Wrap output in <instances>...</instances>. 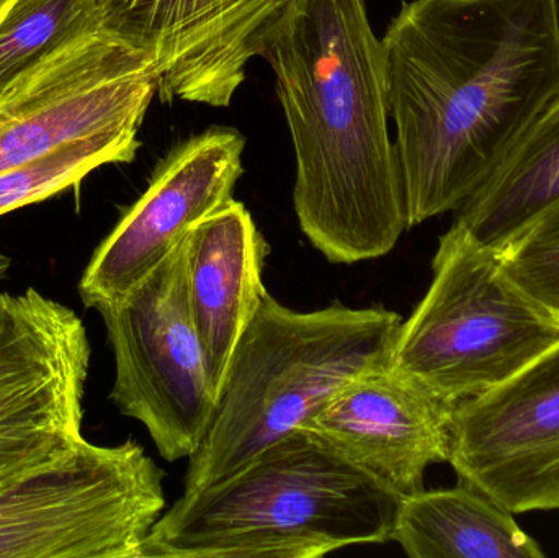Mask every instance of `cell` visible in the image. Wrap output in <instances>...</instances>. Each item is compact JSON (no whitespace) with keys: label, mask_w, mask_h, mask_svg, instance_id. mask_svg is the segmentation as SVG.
<instances>
[{"label":"cell","mask_w":559,"mask_h":558,"mask_svg":"<svg viewBox=\"0 0 559 558\" xmlns=\"http://www.w3.org/2000/svg\"><path fill=\"white\" fill-rule=\"evenodd\" d=\"M496 252L519 287L559 314V205Z\"/></svg>","instance_id":"cell-19"},{"label":"cell","mask_w":559,"mask_h":558,"mask_svg":"<svg viewBox=\"0 0 559 558\" xmlns=\"http://www.w3.org/2000/svg\"><path fill=\"white\" fill-rule=\"evenodd\" d=\"M558 343L559 314L506 274L495 249L452 223L390 363L460 403L498 389Z\"/></svg>","instance_id":"cell-5"},{"label":"cell","mask_w":559,"mask_h":558,"mask_svg":"<svg viewBox=\"0 0 559 558\" xmlns=\"http://www.w3.org/2000/svg\"><path fill=\"white\" fill-rule=\"evenodd\" d=\"M400 498L316 432L280 439L160 514L140 558H318L390 543Z\"/></svg>","instance_id":"cell-3"},{"label":"cell","mask_w":559,"mask_h":558,"mask_svg":"<svg viewBox=\"0 0 559 558\" xmlns=\"http://www.w3.org/2000/svg\"><path fill=\"white\" fill-rule=\"evenodd\" d=\"M262 58L295 150L302 235L332 264L383 258L409 226L386 51L365 0H295Z\"/></svg>","instance_id":"cell-2"},{"label":"cell","mask_w":559,"mask_h":558,"mask_svg":"<svg viewBox=\"0 0 559 558\" xmlns=\"http://www.w3.org/2000/svg\"><path fill=\"white\" fill-rule=\"evenodd\" d=\"M295 0H98L102 28L143 52L164 104L229 107Z\"/></svg>","instance_id":"cell-10"},{"label":"cell","mask_w":559,"mask_h":558,"mask_svg":"<svg viewBox=\"0 0 559 558\" xmlns=\"http://www.w3.org/2000/svg\"><path fill=\"white\" fill-rule=\"evenodd\" d=\"M559 205V95L492 176L456 210L455 225L501 251Z\"/></svg>","instance_id":"cell-16"},{"label":"cell","mask_w":559,"mask_h":558,"mask_svg":"<svg viewBox=\"0 0 559 558\" xmlns=\"http://www.w3.org/2000/svg\"><path fill=\"white\" fill-rule=\"evenodd\" d=\"M92 347L81 318L29 287L0 294V485L78 451Z\"/></svg>","instance_id":"cell-8"},{"label":"cell","mask_w":559,"mask_h":558,"mask_svg":"<svg viewBox=\"0 0 559 558\" xmlns=\"http://www.w3.org/2000/svg\"><path fill=\"white\" fill-rule=\"evenodd\" d=\"M163 480L138 442L85 441L0 485V558H140L166 510Z\"/></svg>","instance_id":"cell-6"},{"label":"cell","mask_w":559,"mask_h":558,"mask_svg":"<svg viewBox=\"0 0 559 558\" xmlns=\"http://www.w3.org/2000/svg\"><path fill=\"white\" fill-rule=\"evenodd\" d=\"M98 29V0H15L0 22V88L59 46Z\"/></svg>","instance_id":"cell-18"},{"label":"cell","mask_w":559,"mask_h":558,"mask_svg":"<svg viewBox=\"0 0 559 558\" xmlns=\"http://www.w3.org/2000/svg\"><path fill=\"white\" fill-rule=\"evenodd\" d=\"M156 94L143 52L105 29L79 36L0 88V170L91 134L141 127Z\"/></svg>","instance_id":"cell-9"},{"label":"cell","mask_w":559,"mask_h":558,"mask_svg":"<svg viewBox=\"0 0 559 558\" xmlns=\"http://www.w3.org/2000/svg\"><path fill=\"white\" fill-rule=\"evenodd\" d=\"M140 127H121L56 147L22 166L0 170V216L41 202L78 186L107 164L131 163L136 156Z\"/></svg>","instance_id":"cell-17"},{"label":"cell","mask_w":559,"mask_h":558,"mask_svg":"<svg viewBox=\"0 0 559 558\" xmlns=\"http://www.w3.org/2000/svg\"><path fill=\"white\" fill-rule=\"evenodd\" d=\"M10 265H12L10 258H7L5 254L0 252V281H2V278L5 277L7 272L10 271Z\"/></svg>","instance_id":"cell-20"},{"label":"cell","mask_w":559,"mask_h":558,"mask_svg":"<svg viewBox=\"0 0 559 558\" xmlns=\"http://www.w3.org/2000/svg\"><path fill=\"white\" fill-rule=\"evenodd\" d=\"M449 464L512 514L559 511V343L455 406Z\"/></svg>","instance_id":"cell-12"},{"label":"cell","mask_w":559,"mask_h":558,"mask_svg":"<svg viewBox=\"0 0 559 558\" xmlns=\"http://www.w3.org/2000/svg\"><path fill=\"white\" fill-rule=\"evenodd\" d=\"M246 140L213 127L174 146L157 164L146 192L95 249L79 282L85 307L97 310L133 290L166 261L187 233L233 200Z\"/></svg>","instance_id":"cell-11"},{"label":"cell","mask_w":559,"mask_h":558,"mask_svg":"<svg viewBox=\"0 0 559 558\" xmlns=\"http://www.w3.org/2000/svg\"><path fill=\"white\" fill-rule=\"evenodd\" d=\"M13 2H15V0H0V22H2L3 16H5V13L9 12V9L12 7Z\"/></svg>","instance_id":"cell-21"},{"label":"cell","mask_w":559,"mask_h":558,"mask_svg":"<svg viewBox=\"0 0 559 558\" xmlns=\"http://www.w3.org/2000/svg\"><path fill=\"white\" fill-rule=\"evenodd\" d=\"M391 541L411 558H544L514 514L475 485L401 498Z\"/></svg>","instance_id":"cell-15"},{"label":"cell","mask_w":559,"mask_h":558,"mask_svg":"<svg viewBox=\"0 0 559 558\" xmlns=\"http://www.w3.org/2000/svg\"><path fill=\"white\" fill-rule=\"evenodd\" d=\"M95 311L114 351L111 402L147 429L167 462L189 459L218 392L190 311L182 242L133 290Z\"/></svg>","instance_id":"cell-7"},{"label":"cell","mask_w":559,"mask_h":558,"mask_svg":"<svg viewBox=\"0 0 559 558\" xmlns=\"http://www.w3.org/2000/svg\"><path fill=\"white\" fill-rule=\"evenodd\" d=\"M390 360L345 383L302 428L397 498L424 490L449 462L455 406Z\"/></svg>","instance_id":"cell-13"},{"label":"cell","mask_w":559,"mask_h":558,"mask_svg":"<svg viewBox=\"0 0 559 558\" xmlns=\"http://www.w3.org/2000/svg\"><path fill=\"white\" fill-rule=\"evenodd\" d=\"M187 297L216 392L262 298L267 241L245 203L229 200L182 241Z\"/></svg>","instance_id":"cell-14"},{"label":"cell","mask_w":559,"mask_h":558,"mask_svg":"<svg viewBox=\"0 0 559 558\" xmlns=\"http://www.w3.org/2000/svg\"><path fill=\"white\" fill-rule=\"evenodd\" d=\"M407 226L456 212L559 95V0H404L383 38Z\"/></svg>","instance_id":"cell-1"},{"label":"cell","mask_w":559,"mask_h":558,"mask_svg":"<svg viewBox=\"0 0 559 558\" xmlns=\"http://www.w3.org/2000/svg\"><path fill=\"white\" fill-rule=\"evenodd\" d=\"M401 323L383 307L296 311L267 292L229 360L183 494L239 471L301 429L358 373L390 360Z\"/></svg>","instance_id":"cell-4"}]
</instances>
